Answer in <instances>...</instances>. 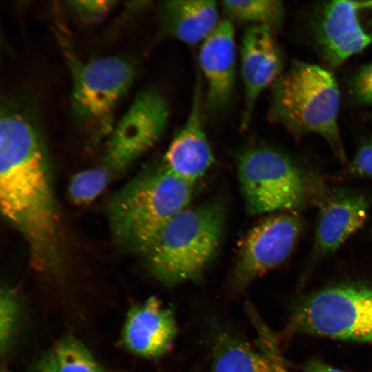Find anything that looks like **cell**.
<instances>
[{
	"mask_svg": "<svg viewBox=\"0 0 372 372\" xmlns=\"http://www.w3.org/2000/svg\"><path fill=\"white\" fill-rule=\"evenodd\" d=\"M0 205L26 243L33 267L43 272L59 270L64 235L46 148L33 118L8 103L0 114Z\"/></svg>",
	"mask_w": 372,
	"mask_h": 372,
	"instance_id": "6da1fadb",
	"label": "cell"
},
{
	"mask_svg": "<svg viewBox=\"0 0 372 372\" xmlns=\"http://www.w3.org/2000/svg\"><path fill=\"white\" fill-rule=\"evenodd\" d=\"M192 187L162 164L133 178L115 192L107 205L114 241L145 255L166 225L187 207Z\"/></svg>",
	"mask_w": 372,
	"mask_h": 372,
	"instance_id": "7a4b0ae2",
	"label": "cell"
},
{
	"mask_svg": "<svg viewBox=\"0 0 372 372\" xmlns=\"http://www.w3.org/2000/svg\"><path fill=\"white\" fill-rule=\"evenodd\" d=\"M340 91L333 74L295 61L272 85L269 116L295 138L316 134L342 164H349L338 126Z\"/></svg>",
	"mask_w": 372,
	"mask_h": 372,
	"instance_id": "3957f363",
	"label": "cell"
},
{
	"mask_svg": "<svg viewBox=\"0 0 372 372\" xmlns=\"http://www.w3.org/2000/svg\"><path fill=\"white\" fill-rule=\"evenodd\" d=\"M224 225L220 203L186 207L166 225L145 254L151 271L167 286L198 280L219 248Z\"/></svg>",
	"mask_w": 372,
	"mask_h": 372,
	"instance_id": "277c9868",
	"label": "cell"
},
{
	"mask_svg": "<svg viewBox=\"0 0 372 372\" xmlns=\"http://www.w3.org/2000/svg\"><path fill=\"white\" fill-rule=\"evenodd\" d=\"M236 166L242 192L253 214L292 211L319 205L327 189L286 153L258 146L240 152Z\"/></svg>",
	"mask_w": 372,
	"mask_h": 372,
	"instance_id": "5b68a950",
	"label": "cell"
},
{
	"mask_svg": "<svg viewBox=\"0 0 372 372\" xmlns=\"http://www.w3.org/2000/svg\"><path fill=\"white\" fill-rule=\"evenodd\" d=\"M289 331L336 340L372 344V285H331L292 304Z\"/></svg>",
	"mask_w": 372,
	"mask_h": 372,
	"instance_id": "8992f818",
	"label": "cell"
},
{
	"mask_svg": "<svg viewBox=\"0 0 372 372\" xmlns=\"http://www.w3.org/2000/svg\"><path fill=\"white\" fill-rule=\"evenodd\" d=\"M65 54L71 72L72 114L93 139L107 137L116 105L134 82V65L121 57L107 56L82 62Z\"/></svg>",
	"mask_w": 372,
	"mask_h": 372,
	"instance_id": "52a82bcc",
	"label": "cell"
},
{
	"mask_svg": "<svg viewBox=\"0 0 372 372\" xmlns=\"http://www.w3.org/2000/svg\"><path fill=\"white\" fill-rule=\"evenodd\" d=\"M169 116L167 101L158 91H141L107 137L101 164L113 176L127 170L159 140Z\"/></svg>",
	"mask_w": 372,
	"mask_h": 372,
	"instance_id": "ba28073f",
	"label": "cell"
},
{
	"mask_svg": "<svg viewBox=\"0 0 372 372\" xmlns=\"http://www.w3.org/2000/svg\"><path fill=\"white\" fill-rule=\"evenodd\" d=\"M312 32L325 61L337 67L372 43V1H330L314 13Z\"/></svg>",
	"mask_w": 372,
	"mask_h": 372,
	"instance_id": "9c48e42d",
	"label": "cell"
},
{
	"mask_svg": "<svg viewBox=\"0 0 372 372\" xmlns=\"http://www.w3.org/2000/svg\"><path fill=\"white\" fill-rule=\"evenodd\" d=\"M302 221L292 211L278 212L252 227L239 251L233 283L242 289L282 263L302 231Z\"/></svg>",
	"mask_w": 372,
	"mask_h": 372,
	"instance_id": "30bf717a",
	"label": "cell"
},
{
	"mask_svg": "<svg viewBox=\"0 0 372 372\" xmlns=\"http://www.w3.org/2000/svg\"><path fill=\"white\" fill-rule=\"evenodd\" d=\"M268 27L249 25L243 34L240 53V74L244 87V106L240 127L246 129L262 92L282 74L283 59Z\"/></svg>",
	"mask_w": 372,
	"mask_h": 372,
	"instance_id": "8fae6325",
	"label": "cell"
},
{
	"mask_svg": "<svg viewBox=\"0 0 372 372\" xmlns=\"http://www.w3.org/2000/svg\"><path fill=\"white\" fill-rule=\"evenodd\" d=\"M320 213L311 259H321L335 251L365 223L369 200L358 191L327 189L318 205Z\"/></svg>",
	"mask_w": 372,
	"mask_h": 372,
	"instance_id": "7c38bea8",
	"label": "cell"
},
{
	"mask_svg": "<svg viewBox=\"0 0 372 372\" xmlns=\"http://www.w3.org/2000/svg\"><path fill=\"white\" fill-rule=\"evenodd\" d=\"M233 22L220 20L201 43L198 63L206 83L205 107L212 113L230 103L235 86L236 50Z\"/></svg>",
	"mask_w": 372,
	"mask_h": 372,
	"instance_id": "4fadbf2b",
	"label": "cell"
},
{
	"mask_svg": "<svg viewBox=\"0 0 372 372\" xmlns=\"http://www.w3.org/2000/svg\"><path fill=\"white\" fill-rule=\"evenodd\" d=\"M203 104L198 82L187 118L172 139L162 163L174 175L192 185L206 173L214 161L204 127Z\"/></svg>",
	"mask_w": 372,
	"mask_h": 372,
	"instance_id": "5bb4252c",
	"label": "cell"
},
{
	"mask_svg": "<svg viewBox=\"0 0 372 372\" xmlns=\"http://www.w3.org/2000/svg\"><path fill=\"white\" fill-rule=\"evenodd\" d=\"M177 333L174 314L156 296L133 307L123 329V341L132 353L155 358L171 348Z\"/></svg>",
	"mask_w": 372,
	"mask_h": 372,
	"instance_id": "9a60e30c",
	"label": "cell"
},
{
	"mask_svg": "<svg viewBox=\"0 0 372 372\" xmlns=\"http://www.w3.org/2000/svg\"><path fill=\"white\" fill-rule=\"evenodd\" d=\"M214 1L171 0L158 10L161 37H171L187 45L203 43L220 23Z\"/></svg>",
	"mask_w": 372,
	"mask_h": 372,
	"instance_id": "2e32d148",
	"label": "cell"
},
{
	"mask_svg": "<svg viewBox=\"0 0 372 372\" xmlns=\"http://www.w3.org/2000/svg\"><path fill=\"white\" fill-rule=\"evenodd\" d=\"M212 372H269L262 353L229 332L218 331L211 351Z\"/></svg>",
	"mask_w": 372,
	"mask_h": 372,
	"instance_id": "e0dca14e",
	"label": "cell"
},
{
	"mask_svg": "<svg viewBox=\"0 0 372 372\" xmlns=\"http://www.w3.org/2000/svg\"><path fill=\"white\" fill-rule=\"evenodd\" d=\"M220 7L226 19L232 22L266 26L274 32L281 28L284 21L285 8L280 1H223Z\"/></svg>",
	"mask_w": 372,
	"mask_h": 372,
	"instance_id": "ac0fdd59",
	"label": "cell"
},
{
	"mask_svg": "<svg viewBox=\"0 0 372 372\" xmlns=\"http://www.w3.org/2000/svg\"><path fill=\"white\" fill-rule=\"evenodd\" d=\"M53 353L59 372H105L87 348L72 337L59 342Z\"/></svg>",
	"mask_w": 372,
	"mask_h": 372,
	"instance_id": "d6986e66",
	"label": "cell"
},
{
	"mask_svg": "<svg viewBox=\"0 0 372 372\" xmlns=\"http://www.w3.org/2000/svg\"><path fill=\"white\" fill-rule=\"evenodd\" d=\"M114 178L101 164L75 174L70 182V198L79 204L87 203L96 198Z\"/></svg>",
	"mask_w": 372,
	"mask_h": 372,
	"instance_id": "ffe728a7",
	"label": "cell"
},
{
	"mask_svg": "<svg viewBox=\"0 0 372 372\" xmlns=\"http://www.w3.org/2000/svg\"><path fill=\"white\" fill-rule=\"evenodd\" d=\"M245 310L256 330V344L267 361L269 372H289L273 332L251 303L245 304Z\"/></svg>",
	"mask_w": 372,
	"mask_h": 372,
	"instance_id": "44dd1931",
	"label": "cell"
},
{
	"mask_svg": "<svg viewBox=\"0 0 372 372\" xmlns=\"http://www.w3.org/2000/svg\"><path fill=\"white\" fill-rule=\"evenodd\" d=\"M19 316V307L15 292L3 286L0 292V347L1 354L8 350L12 341Z\"/></svg>",
	"mask_w": 372,
	"mask_h": 372,
	"instance_id": "7402d4cb",
	"label": "cell"
},
{
	"mask_svg": "<svg viewBox=\"0 0 372 372\" xmlns=\"http://www.w3.org/2000/svg\"><path fill=\"white\" fill-rule=\"evenodd\" d=\"M70 10L83 22L92 23L101 19L117 3L116 1L88 0L68 2Z\"/></svg>",
	"mask_w": 372,
	"mask_h": 372,
	"instance_id": "603a6c76",
	"label": "cell"
},
{
	"mask_svg": "<svg viewBox=\"0 0 372 372\" xmlns=\"http://www.w3.org/2000/svg\"><path fill=\"white\" fill-rule=\"evenodd\" d=\"M349 90L357 103L372 106V61L362 66L355 73L350 82Z\"/></svg>",
	"mask_w": 372,
	"mask_h": 372,
	"instance_id": "cb8c5ba5",
	"label": "cell"
},
{
	"mask_svg": "<svg viewBox=\"0 0 372 372\" xmlns=\"http://www.w3.org/2000/svg\"><path fill=\"white\" fill-rule=\"evenodd\" d=\"M348 166L349 172L353 175L372 178V136L364 139L359 145Z\"/></svg>",
	"mask_w": 372,
	"mask_h": 372,
	"instance_id": "d4e9b609",
	"label": "cell"
},
{
	"mask_svg": "<svg viewBox=\"0 0 372 372\" xmlns=\"http://www.w3.org/2000/svg\"><path fill=\"white\" fill-rule=\"evenodd\" d=\"M304 372H348L347 371L338 369L324 362L313 359L307 361L303 367Z\"/></svg>",
	"mask_w": 372,
	"mask_h": 372,
	"instance_id": "484cf974",
	"label": "cell"
},
{
	"mask_svg": "<svg viewBox=\"0 0 372 372\" xmlns=\"http://www.w3.org/2000/svg\"><path fill=\"white\" fill-rule=\"evenodd\" d=\"M33 372H59L53 353L42 358L36 364Z\"/></svg>",
	"mask_w": 372,
	"mask_h": 372,
	"instance_id": "4316f807",
	"label": "cell"
},
{
	"mask_svg": "<svg viewBox=\"0 0 372 372\" xmlns=\"http://www.w3.org/2000/svg\"><path fill=\"white\" fill-rule=\"evenodd\" d=\"M1 372H6V371L2 369Z\"/></svg>",
	"mask_w": 372,
	"mask_h": 372,
	"instance_id": "83f0119b",
	"label": "cell"
}]
</instances>
